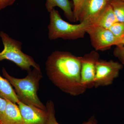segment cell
I'll return each instance as SVG.
<instances>
[{
  "label": "cell",
  "mask_w": 124,
  "mask_h": 124,
  "mask_svg": "<svg viewBox=\"0 0 124 124\" xmlns=\"http://www.w3.org/2000/svg\"><path fill=\"white\" fill-rule=\"evenodd\" d=\"M118 22L113 9L108 4L94 22L90 24H94L109 29L114 23Z\"/></svg>",
  "instance_id": "12"
},
{
  "label": "cell",
  "mask_w": 124,
  "mask_h": 124,
  "mask_svg": "<svg viewBox=\"0 0 124 124\" xmlns=\"http://www.w3.org/2000/svg\"><path fill=\"white\" fill-rule=\"evenodd\" d=\"M121 0L124 1V0Z\"/></svg>",
  "instance_id": "21"
},
{
  "label": "cell",
  "mask_w": 124,
  "mask_h": 124,
  "mask_svg": "<svg viewBox=\"0 0 124 124\" xmlns=\"http://www.w3.org/2000/svg\"><path fill=\"white\" fill-rule=\"evenodd\" d=\"M113 9L117 22L124 23V1L111 0L109 3Z\"/></svg>",
  "instance_id": "15"
},
{
  "label": "cell",
  "mask_w": 124,
  "mask_h": 124,
  "mask_svg": "<svg viewBox=\"0 0 124 124\" xmlns=\"http://www.w3.org/2000/svg\"><path fill=\"white\" fill-rule=\"evenodd\" d=\"M123 66L117 62L100 59L96 64L94 87L97 88L111 85L119 76Z\"/></svg>",
  "instance_id": "6"
},
{
  "label": "cell",
  "mask_w": 124,
  "mask_h": 124,
  "mask_svg": "<svg viewBox=\"0 0 124 124\" xmlns=\"http://www.w3.org/2000/svg\"><path fill=\"white\" fill-rule=\"evenodd\" d=\"M46 107L48 113V119L46 124H60L55 118V107L53 102L51 100L47 101ZM81 124H98V121L95 116L93 115L88 120Z\"/></svg>",
  "instance_id": "14"
},
{
  "label": "cell",
  "mask_w": 124,
  "mask_h": 124,
  "mask_svg": "<svg viewBox=\"0 0 124 124\" xmlns=\"http://www.w3.org/2000/svg\"><path fill=\"white\" fill-rule=\"evenodd\" d=\"M111 0H85L79 15L80 23L91 24L101 13Z\"/></svg>",
  "instance_id": "8"
},
{
  "label": "cell",
  "mask_w": 124,
  "mask_h": 124,
  "mask_svg": "<svg viewBox=\"0 0 124 124\" xmlns=\"http://www.w3.org/2000/svg\"><path fill=\"white\" fill-rule=\"evenodd\" d=\"M23 124H46L47 111L34 106L26 105L19 101L17 103Z\"/></svg>",
  "instance_id": "9"
},
{
  "label": "cell",
  "mask_w": 124,
  "mask_h": 124,
  "mask_svg": "<svg viewBox=\"0 0 124 124\" xmlns=\"http://www.w3.org/2000/svg\"><path fill=\"white\" fill-rule=\"evenodd\" d=\"M85 0H72L73 11L76 21H78L79 15Z\"/></svg>",
  "instance_id": "18"
},
{
  "label": "cell",
  "mask_w": 124,
  "mask_h": 124,
  "mask_svg": "<svg viewBox=\"0 0 124 124\" xmlns=\"http://www.w3.org/2000/svg\"><path fill=\"white\" fill-rule=\"evenodd\" d=\"M49 19L48 35L51 40L59 38L74 40L84 38L90 25L86 22L71 24L63 20L59 11L55 9L50 12Z\"/></svg>",
  "instance_id": "3"
},
{
  "label": "cell",
  "mask_w": 124,
  "mask_h": 124,
  "mask_svg": "<svg viewBox=\"0 0 124 124\" xmlns=\"http://www.w3.org/2000/svg\"><path fill=\"white\" fill-rule=\"evenodd\" d=\"M108 29L117 39L122 41L124 39V23L116 22Z\"/></svg>",
  "instance_id": "16"
},
{
  "label": "cell",
  "mask_w": 124,
  "mask_h": 124,
  "mask_svg": "<svg viewBox=\"0 0 124 124\" xmlns=\"http://www.w3.org/2000/svg\"><path fill=\"white\" fill-rule=\"evenodd\" d=\"M0 97L9 100L14 103H17L19 100L12 85L6 78L0 75Z\"/></svg>",
  "instance_id": "13"
},
{
  "label": "cell",
  "mask_w": 124,
  "mask_h": 124,
  "mask_svg": "<svg viewBox=\"0 0 124 124\" xmlns=\"http://www.w3.org/2000/svg\"><path fill=\"white\" fill-rule=\"evenodd\" d=\"M113 55L124 65V39L119 45L116 46L113 52Z\"/></svg>",
  "instance_id": "17"
},
{
  "label": "cell",
  "mask_w": 124,
  "mask_h": 124,
  "mask_svg": "<svg viewBox=\"0 0 124 124\" xmlns=\"http://www.w3.org/2000/svg\"><path fill=\"white\" fill-rule=\"evenodd\" d=\"M100 55L95 50H93L81 57V80L83 86L86 89L94 86L96 64Z\"/></svg>",
  "instance_id": "7"
},
{
  "label": "cell",
  "mask_w": 124,
  "mask_h": 124,
  "mask_svg": "<svg viewBox=\"0 0 124 124\" xmlns=\"http://www.w3.org/2000/svg\"><path fill=\"white\" fill-rule=\"evenodd\" d=\"M16 0H0V11L13 4Z\"/></svg>",
  "instance_id": "20"
},
{
  "label": "cell",
  "mask_w": 124,
  "mask_h": 124,
  "mask_svg": "<svg viewBox=\"0 0 124 124\" xmlns=\"http://www.w3.org/2000/svg\"><path fill=\"white\" fill-rule=\"evenodd\" d=\"M2 74L14 86L19 101L28 105H31L46 110V108L41 101L37 94L40 80L42 74L41 69L33 68L28 72L24 78H17L10 76L5 68H2Z\"/></svg>",
  "instance_id": "2"
},
{
  "label": "cell",
  "mask_w": 124,
  "mask_h": 124,
  "mask_svg": "<svg viewBox=\"0 0 124 124\" xmlns=\"http://www.w3.org/2000/svg\"><path fill=\"white\" fill-rule=\"evenodd\" d=\"M6 100V108L0 124H23L18 106L9 100Z\"/></svg>",
  "instance_id": "10"
},
{
  "label": "cell",
  "mask_w": 124,
  "mask_h": 124,
  "mask_svg": "<svg viewBox=\"0 0 124 124\" xmlns=\"http://www.w3.org/2000/svg\"><path fill=\"white\" fill-rule=\"evenodd\" d=\"M7 101L5 99L0 97V122L4 116L6 108Z\"/></svg>",
  "instance_id": "19"
},
{
  "label": "cell",
  "mask_w": 124,
  "mask_h": 124,
  "mask_svg": "<svg viewBox=\"0 0 124 124\" xmlns=\"http://www.w3.org/2000/svg\"><path fill=\"white\" fill-rule=\"evenodd\" d=\"M0 37L4 49L0 52V62L7 60L13 62L23 70L28 72L31 68L41 69L40 65L30 55L22 51V43L11 38L4 31H0Z\"/></svg>",
  "instance_id": "4"
},
{
  "label": "cell",
  "mask_w": 124,
  "mask_h": 124,
  "mask_svg": "<svg viewBox=\"0 0 124 124\" xmlns=\"http://www.w3.org/2000/svg\"><path fill=\"white\" fill-rule=\"evenodd\" d=\"M91 45L96 51H104L113 46H117L122 42L113 35L109 29L90 24L86 31Z\"/></svg>",
  "instance_id": "5"
},
{
  "label": "cell",
  "mask_w": 124,
  "mask_h": 124,
  "mask_svg": "<svg viewBox=\"0 0 124 124\" xmlns=\"http://www.w3.org/2000/svg\"><path fill=\"white\" fill-rule=\"evenodd\" d=\"M45 6L49 13L54 9V7H59L63 11L65 17L69 21L76 22L72 5L69 0H46Z\"/></svg>",
  "instance_id": "11"
},
{
  "label": "cell",
  "mask_w": 124,
  "mask_h": 124,
  "mask_svg": "<svg viewBox=\"0 0 124 124\" xmlns=\"http://www.w3.org/2000/svg\"><path fill=\"white\" fill-rule=\"evenodd\" d=\"M81 60L70 52L53 51L45 63L46 75L63 92L73 96L83 94L86 89L81 80Z\"/></svg>",
  "instance_id": "1"
}]
</instances>
